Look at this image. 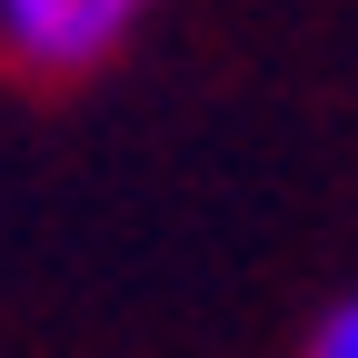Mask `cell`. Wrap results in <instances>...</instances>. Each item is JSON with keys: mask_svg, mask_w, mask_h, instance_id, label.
Instances as JSON below:
<instances>
[{"mask_svg": "<svg viewBox=\"0 0 358 358\" xmlns=\"http://www.w3.org/2000/svg\"><path fill=\"white\" fill-rule=\"evenodd\" d=\"M140 10L150 0H0V50L30 80H90L100 60H120Z\"/></svg>", "mask_w": 358, "mask_h": 358, "instance_id": "cell-1", "label": "cell"}, {"mask_svg": "<svg viewBox=\"0 0 358 358\" xmlns=\"http://www.w3.org/2000/svg\"><path fill=\"white\" fill-rule=\"evenodd\" d=\"M308 358H358V299H338L329 319H319V338H308Z\"/></svg>", "mask_w": 358, "mask_h": 358, "instance_id": "cell-2", "label": "cell"}]
</instances>
